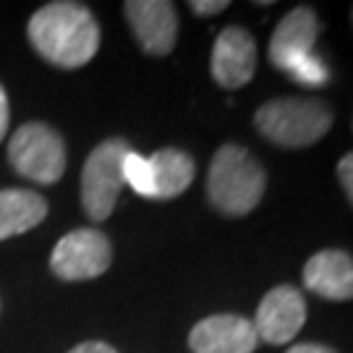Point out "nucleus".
<instances>
[{"label": "nucleus", "instance_id": "obj_1", "mask_svg": "<svg viewBox=\"0 0 353 353\" xmlns=\"http://www.w3.org/2000/svg\"><path fill=\"white\" fill-rule=\"evenodd\" d=\"M32 48L52 65L81 68L100 50V24L87 6L55 0L29 19Z\"/></svg>", "mask_w": 353, "mask_h": 353}, {"label": "nucleus", "instance_id": "obj_2", "mask_svg": "<svg viewBox=\"0 0 353 353\" xmlns=\"http://www.w3.org/2000/svg\"><path fill=\"white\" fill-rule=\"evenodd\" d=\"M267 189L262 163L241 144H223L207 173V199L225 217H243L259 207Z\"/></svg>", "mask_w": 353, "mask_h": 353}, {"label": "nucleus", "instance_id": "obj_3", "mask_svg": "<svg viewBox=\"0 0 353 353\" xmlns=\"http://www.w3.org/2000/svg\"><path fill=\"white\" fill-rule=\"evenodd\" d=\"M335 115L319 97H275L254 113L256 131L278 147H312L332 128Z\"/></svg>", "mask_w": 353, "mask_h": 353}, {"label": "nucleus", "instance_id": "obj_4", "mask_svg": "<svg viewBox=\"0 0 353 353\" xmlns=\"http://www.w3.org/2000/svg\"><path fill=\"white\" fill-rule=\"evenodd\" d=\"M131 147L123 139L97 144L81 168V207L92 220H108L113 214L123 183V157Z\"/></svg>", "mask_w": 353, "mask_h": 353}, {"label": "nucleus", "instance_id": "obj_5", "mask_svg": "<svg viewBox=\"0 0 353 353\" xmlns=\"http://www.w3.org/2000/svg\"><path fill=\"white\" fill-rule=\"evenodd\" d=\"M8 160L13 170L34 183H55L65 173L63 137L48 123H24L8 141Z\"/></svg>", "mask_w": 353, "mask_h": 353}, {"label": "nucleus", "instance_id": "obj_6", "mask_svg": "<svg viewBox=\"0 0 353 353\" xmlns=\"http://www.w3.org/2000/svg\"><path fill=\"white\" fill-rule=\"evenodd\" d=\"M110 262H113V249L108 236L94 228H79L55 243L50 270L55 272V278L76 283L105 275Z\"/></svg>", "mask_w": 353, "mask_h": 353}, {"label": "nucleus", "instance_id": "obj_7", "mask_svg": "<svg viewBox=\"0 0 353 353\" xmlns=\"http://www.w3.org/2000/svg\"><path fill=\"white\" fill-rule=\"evenodd\" d=\"M303 322H306L303 293L293 285H278L256 306L252 325L256 330V338L267 345H285L301 332Z\"/></svg>", "mask_w": 353, "mask_h": 353}, {"label": "nucleus", "instance_id": "obj_8", "mask_svg": "<svg viewBox=\"0 0 353 353\" xmlns=\"http://www.w3.org/2000/svg\"><path fill=\"white\" fill-rule=\"evenodd\" d=\"M319 37V19L309 6H299L288 11L272 32L270 39V63L290 74L296 65L314 55V45Z\"/></svg>", "mask_w": 353, "mask_h": 353}, {"label": "nucleus", "instance_id": "obj_9", "mask_svg": "<svg viewBox=\"0 0 353 353\" xmlns=\"http://www.w3.org/2000/svg\"><path fill=\"white\" fill-rule=\"evenodd\" d=\"M212 79L223 89H241L256 71V42L243 26H225L214 39L210 58Z\"/></svg>", "mask_w": 353, "mask_h": 353}, {"label": "nucleus", "instance_id": "obj_10", "mask_svg": "<svg viewBox=\"0 0 353 353\" xmlns=\"http://www.w3.org/2000/svg\"><path fill=\"white\" fill-rule=\"evenodd\" d=\"M126 19L141 50L150 55L173 52L178 39V13L168 0H128L123 6Z\"/></svg>", "mask_w": 353, "mask_h": 353}, {"label": "nucleus", "instance_id": "obj_11", "mask_svg": "<svg viewBox=\"0 0 353 353\" xmlns=\"http://www.w3.org/2000/svg\"><path fill=\"white\" fill-rule=\"evenodd\" d=\"M259 345L252 319L241 314H212L196 322L189 332L194 353H254Z\"/></svg>", "mask_w": 353, "mask_h": 353}, {"label": "nucleus", "instance_id": "obj_12", "mask_svg": "<svg viewBox=\"0 0 353 353\" xmlns=\"http://www.w3.org/2000/svg\"><path fill=\"white\" fill-rule=\"evenodd\" d=\"M303 285L327 301L353 299V256L341 249H322L303 265Z\"/></svg>", "mask_w": 353, "mask_h": 353}, {"label": "nucleus", "instance_id": "obj_13", "mask_svg": "<svg viewBox=\"0 0 353 353\" xmlns=\"http://www.w3.org/2000/svg\"><path fill=\"white\" fill-rule=\"evenodd\" d=\"M48 214V202L37 191L3 189L0 191V241L21 236L37 228Z\"/></svg>", "mask_w": 353, "mask_h": 353}, {"label": "nucleus", "instance_id": "obj_14", "mask_svg": "<svg viewBox=\"0 0 353 353\" xmlns=\"http://www.w3.org/2000/svg\"><path fill=\"white\" fill-rule=\"evenodd\" d=\"M152 176H154V199H176L191 186L196 165L186 152L181 150H157L150 157Z\"/></svg>", "mask_w": 353, "mask_h": 353}, {"label": "nucleus", "instance_id": "obj_15", "mask_svg": "<svg viewBox=\"0 0 353 353\" xmlns=\"http://www.w3.org/2000/svg\"><path fill=\"white\" fill-rule=\"evenodd\" d=\"M123 183H128L139 196L154 199V176H152L150 157H144L139 152H128L123 157Z\"/></svg>", "mask_w": 353, "mask_h": 353}, {"label": "nucleus", "instance_id": "obj_16", "mask_svg": "<svg viewBox=\"0 0 353 353\" xmlns=\"http://www.w3.org/2000/svg\"><path fill=\"white\" fill-rule=\"evenodd\" d=\"M288 76L293 81L303 84V87H322V84H327V79H330L327 65H325V61H322L319 55H312V58L301 61Z\"/></svg>", "mask_w": 353, "mask_h": 353}, {"label": "nucleus", "instance_id": "obj_17", "mask_svg": "<svg viewBox=\"0 0 353 353\" xmlns=\"http://www.w3.org/2000/svg\"><path fill=\"white\" fill-rule=\"evenodd\" d=\"M338 181H341L343 191L348 194V199L353 204V152L341 157V163H338Z\"/></svg>", "mask_w": 353, "mask_h": 353}, {"label": "nucleus", "instance_id": "obj_18", "mask_svg": "<svg viewBox=\"0 0 353 353\" xmlns=\"http://www.w3.org/2000/svg\"><path fill=\"white\" fill-rule=\"evenodd\" d=\"M230 6L228 0H191V11L196 16H214V13H223Z\"/></svg>", "mask_w": 353, "mask_h": 353}, {"label": "nucleus", "instance_id": "obj_19", "mask_svg": "<svg viewBox=\"0 0 353 353\" xmlns=\"http://www.w3.org/2000/svg\"><path fill=\"white\" fill-rule=\"evenodd\" d=\"M68 353H118L113 345H108V343H100V341H89V343H79L74 345Z\"/></svg>", "mask_w": 353, "mask_h": 353}, {"label": "nucleus", "instance_id": "obj_20", "mask_svg": "<svg viewBox=\"0 0 353 353\" xmlns=\"http://www.w3.org/2000/svg\"><path fill=\"white\" fill-rule=\"evenodd\" d=\"M8 121H11V110H8V97H6V89L0 87V141L6 139V134H8Z\"/></svg>", "mask_w": 353, "mask_h": 353}, {"label": "nucleus", "instance_id": "obj_21", "mask_svg": "<svg viewBox=\"0 0 353 353\" xmlns=\"http://www.w3.org/2000/svg\"><path fill=\"white\" fill-rule=\"evenodd\" d=\"M285 353H335L325 343H299V345H290Z\"/></svg>", "mask_w": 353, "mask_h": 353}, {"label": "nucleus", "instance_id": "obj_22", "mask_svg": "<svg viewBox=\"0 0 353 353\" xmlns=\"http://www.w3.org/2000/svg\"><path fill=\"white\" fill-rule=\"evenodd\" d=\"M351 16H353V11H351Z\"/></svg>", "mask_w": 353, "mask_h": 353}]
</instances>
